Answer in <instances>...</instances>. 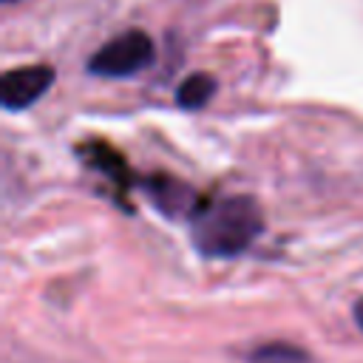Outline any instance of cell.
Returning <instances> with one entry per match:
<instances>
[{
    "instance_id": "cell-8",
    "label": "cell",
    "mask_w": 363,
    "mask_h": 363,
    "mask_svg": "<svg viewBox=\"0 0 363 363\" xmlns=\"http://www.w3.org/2000/svg\"><path fill=\"white\" fill-rule=\"evenodd\" d=\"M3 3H17V0H3Z\"/></svg>"
},
{
    "instance_id": "cell-4",
    "label": "cell",
    "mask_w": 363,
    "mask_h": 363,
    "mask_svg": "<svg viewBox=\"0 0 363 363\" xmlns=\"http://www.w3.org/2000/svg\"><path fill=\"white\" fill-rule=\"evenodd\" d=\"M147 196L164 210V213H182V216H196V210L201 207V201L196 199V193L190 190V187H184V184H179V182H173V179H164V176H159V179H150L147 182Z\"/></svg>"
},
{
    "instance_id": "cell-2",
    "label": "cell",
    "mask_w": 363,
    "mask_h": 363,
    "mask_svg": "<svg viewBox=\"0 0 363 363\" xmlns=\"http://www.w3.org/2000/svg\"><path fill=\"white\" fill-rule=\"evenodd\" d=\"M153 62V43L145 31H125L113 40H108L91 60H88V71L94 77H105V79H122V77H133L142 68H147Z\"/></svg>"
},
{
    "instance_id": "cell-3",
    "label": "cell",
    "mask_w": 363,
    "mask_h": 363,
    "mask_svg": "<svg viewBox=\"0 0 363 363\" xmlns=\"http://www.w3.org/2000/svg\"><path fill=\"white\" fill-rule=\"evenodd\" d=\"M54 82V68L48 65H23L11 68L0 79V102L6 111L31 108Z\"/></svg>"
},
{
    "instance_id": "cell-7",
    "label": "cell",
    "mask_w": 363,
    "mask_h": 363,
    "mask_svg": "<svg viewBox=\"0 0 363 363\" xmlns=\"http://www.w3.org/2000/svg\"><path fill=\"white\" fill-rule=\"evenodd\" d=\"M352 315H354V323H357V326H360V332H363V298H357V301H354Z\"/></svg>"
},
{
    "instance_id": "cell-1",
    "label": "cell",
    "mask_w": 363,
    "mask_h": 363,
    "mask_svg": "<svg viewBox=\"0 0 363 363\" xmlns=\"http://www.w3.org/2000/svg\"><path fill=\"white\" fill-rule=\"evenodd\" d=\"M264 216L255 199L250 196H224L204 201L190 224L193 244L207 258H233L241 255L261 233Z\"/></svg>"
},
{
    "instance_id": "cell-6",
    "label": "cell",
    "mask_w": 363,
    "mask_h": 363,
    "mask_svg": "<svg viewBox=\"0 0 363 363\" xmlns=\"http://www.w3.org/2000/svg\"><path fill=\"white\" fill-rule=\"evenodd\" d=\"M252 363H309V354L292 343H264L252 352Z\"/></svg>"
},
{
    "instance_id": "cell-5",
    "label": "cell",
    "mask_w": 363,
    "mask_h": 363,
    "mask_svg": "<svg viewBox=\"0 0 363 363\" xmlns=\"http://www.w3.org/2000/svg\"><path fill=\"white\" fill-rule=\"evenodd\" d=\"M213 94H216V79L210 74H190L176 88V105L184 111H196V108H204Z\"/></svg>"
}]
</instances>
